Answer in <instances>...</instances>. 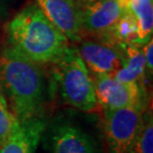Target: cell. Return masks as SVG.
Masks as SVG:
<instances>
[{
	"label": "cell",
	"mask_w": 153,
	"mask_h": 153,
	"mask_svg": "<svg viewBox=\"0 0 153 153\" xmlns=\"http://www.w3.org/2000/svg\"><path fill=\"white\" fill-rule=\"evenodd\" d=\"M138 44H124L121 46L123 52V65L114 75V79L122 82H140L146 70L145 59Z\"/></svg>",
	"instance_id": "obj_11"
},
{
	"label": "cell",
	"mask_w": 153,
	"mask_h": 153,
	"mask_svg": "<svg viewBox=\"0 0 153 153\" xmlns=\"http://www.w3.org/2000/svg\"><path fill=\"white\" fill-rule=\"evenodd\" d=\"M102 37L103 38L102 42L114 46L135 43L137 38V23L134 15L130 12H124L112 28Z\"/></svg>",
	"instance_id": "obj_13"
},
{
	"label": "cell",
	"mask_w": 153,
	"mask_h": 153,
	"mask_svg": "<svg viewBox=\"0 0 153 153\" xmlns=\"http://www.w3.org/2000/svg\"><path fill=\"white\" fill-rule=\"evenodd\" d=\"M45 127L41 117L21 122L19 128L0 145V153H35Z\"/></svg>",
	"instance_id": "obj_10"
},
{
	"label": "cell",
	"mask_w": 153,
	"mask_h": 153,
	"mask_svg": "<svg viewBox=\"0 0 153 153\" xmlns=\"http://www.w3.org/2000/svg\"><path fill=\"white\" fill-rule=\"evenodd\" d=\"M142 53L145 59L146 70L148 72L152 73L153 70V39L151 38L144 44H142Z\"/></svg>",
	"instance_id": "obj_16"
},
{
	"label": "cell",
	"mask_w": 153,
	"mask_h": 153,
	"mask_svg": "<svg viewBox=\"0 0 153 153\" xmlns=\"http://www.w3.org/2000/svg\"><path fill=\"white\" fill-rule=\"evenodd\" d=\"M50 153H97V149L91 137L81 128L62 123L52 131Z\"/></svg>",
	"instance_id": "obj_9"
},
{
	"label": "cell",
	"mask_w": 153,
	"mask_h": 153,
	"mask_svg": "<svg viewBox=\"0 0 153 153\" xmlns=\"http://www.w3.org/2000/svg\"><path fill=\"white\" fill-rule=\"evenodd\" d=\"M88 70L94 75L114 76L123 65L124 56L121 46L108 43L82 42L78 51Z\"/></svg>",
	"instance_id": "obj_7"
},
{
	"label": "cell",
	"mask_w": 153,
	"mask_h": 153,
	"mask_svg": "<svg viewBox=\"0 0 153 153\" xmlns=\"http://www.w3.org/2000/svg\"><path fill=\"white\" fill-rule=\"evenodd\" d=\"M11 47L38 64L55 63L66 53L69 40L35 3L23 8L7 27Z\"/></svg>",
	"instance_id": "obj_2"
},
{
	"label": "cell",
	"mask_w": 153,
	"mask_h": 153,
	"mask_svg": "<svg viewBox=\"0 0 153 153\" xmlns=\"http://www.w3.org/2000/svg\"><path fill=\"white\" fill-rule=\"evenodd\" d=\"M76 2L79 3V5L81 6L82 8L85 7V6H88V5H91L94 3H96L97 1H100V0H76Z\"/></svg>",
	"instance_id": "obj_17"
},
{
	"label": "cell",
	"mask_w": 153,
	"mask_h": 153,
	"mask_svg": "<svg viewBox=\"0 0 153 153\" xmlns=\"http://www.w3.org/2000/svg\"><path fill=\"white\" fill-rule=\"evenodd\" d=\"M39 65L12 47L0 53V87L5 91L11 111L20 122L41 117L46 85Z\"/></svg>",
	"instance_id": "obj_1"
},
{
	"label": "cell",
	"mask_w": 153,
	"mask_h": 153,
	"mask_svg": "<svg viewBox=\"0 0 153 153\" xmlns=\"http://www.w3.org/2000/svg\"><path fill=\"white\" fill-rule=\"evenodd\" d=\"M54 64L55 79L64 102L82 111H96L99 103L94 82L78 51L69 48Z\"/></svg>",
	"instance_id": "obj_3"
},
{
	"label": "cell",
	"mask_w": 153,
	"mask_h": 153,
	"mask_svg": "<svg viewBox=\"0 0 153 153\" xmlns=\"http://www.w3.org/2000/svg\"><path fill=\"white\" fill-rule=\"evenodd\" d=\"M133 153H153V124L151 114L143 116V124Z\"/></svg>",
	"instance_id": "obj_15"
},
{
	"label": "cell",
	"mask_w": 153,
	"mask_h": 153,
	"mask_svg": "<svg viewBox=\"0 0 153 153\" xmlns=\"http://www.w3.org/2000/svg\"><path fill=\"white\" fill-rule=\"evenodd\" d=\"M21 122L9 108L4 94L0 91V145L19 128Z\"/></svg>",
	"instance_id": "obj_14"
},
{
	"label": "cell",
	"mask_w": 153,
	"mask_h": 153,
	"mask_svg": "<svg viewBox=\"0 0 153 153\" xmlns=\"http://www.w3.org/2000/svg\"><path fill=\"white\" fill-rule=\"evenodd\" d=\"M123 13L117 0H100L82 8V28L102 36L112 28Z\"/></svg>",
	"instance_id": "obj_8"
},
{
	"label": "cell",
	"mask_w": 153,
	"mask_h": 153,
	"mask_svg": "<svg viewBox=\"0 0 153 153\" xmlns=\"http://www.w3.org/2000/svg\"><path fill=\"white\" fill-rule=\"evenodd\" d=\"M127 12L134 15L137 23V38L133 44L142 45L149 41L153 33L152 0H130Z\"/></svg>",
	"instance_id": "obj_12"
},
{
	"label": "cell",
	"mask_w": 153,
	"mask_h": 153,
	"mask_svg": "<svg viewBox=\"0 0 153 153\" xmlns=\"http://www.w3.org/2000/svg\"><path fill=\"white\" fill-rule=\"evenodd\" d=\"M93 82L97 103L105 109L127 106L143 108L140 82H122L111 75H96Z\"/></svg>",
	"instance_id": "obj_5"
},
{
	"label": "cell",
	"mask_w": 153,
	"mask_h": 153,
	"mask_svg": "<svg viewBox=\"0 0 153 153\" xmlns=\"http://www.w3.org/2000/svg\"><path fill=\"white\" fill-rule=\"evenodd\" d=\"M35 4L67 39H81L82 8L76 0H35Z\"/></svg>",
	"instance_id": "obj_6"
},
{
	"label": "cell",
	"mask_w": 153,
	"mask_h": 153,
	"mask_svg": "<svg viewBox=\"0 0 153 153\" xmlns=\"http://www.w3.org/2000/svg\"><path fill=\"white\" fill-rule=\"evenodd\" d=\"M2 16H3V7H2L1 3H0V22H1Z\"/></svg>",
	"instance_id": "obj_18"
},
{
	"label": "cell",
	"mask_w": 153,
	"mask_h": 153,
	"mask_svg": "<svg viewBox=\"0 0 153 153\" xmlns=\"http://www.w3.org/2000/svg\"><path fill=\"white\" fill-rule=\"evenodd\" d=\"M143 124V108L105 109V135L109 153H133Z\"/></svg>",
	"instance_id": "obj_4"
}]
</instances>
